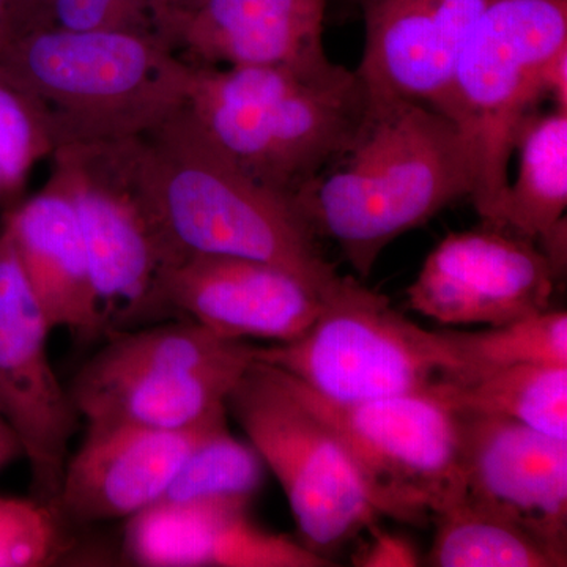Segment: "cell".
Returning a JSON list of instances; mask_svg holds the SVG:
<instances>
[{"label":"cell","instance_id":"28","mask_svg":"<svg viewBox=\"0 0 567 567\" xmlns=\"http://www.w3.org/2000/svg\"><path fill=\"white\" fill-rule=\"evenodd\" d=\"M363 547L353 555V565L361 567H415L420 555L415 546L404 536L394 535L374 525Z\"/></svg>","mask_w":567,"mask_h":567},{"label":"cell","instance_id":"1","mask_svg":"<svg viewBox=\"0 0 567 567\" xmlns=\"http://www.w3.org/2000/svg\"><path fill=\"white\" fill-rule=\"evenodd\" d=\"M472 193L468 153L446 115L424 103L369 99L350 147L290 203L365 278L395 238Z\"/></svg>","mask_w":567,"mask_h":567},{"label":"cell","instance_id":"7","mask_svg":"<svg viewBox=\"0 0 567 567\" xmlns=\"http://www.w3.org/2000/svg\"><path fill=\"white\" fill-rule=\"evenodd\" d=\"M268 368L341 443L380 516L423 524L462 499L461 417L445 402L421 393L342 404Z\"/></svg>","mask_w":567,"mask_h":567},{"label":"cell","instance_id":"19","mask_svg":"<svg viewBox=\"0 0 567 567\" xmlns=\"http://www.w3.org/2000/svg\"><path fill=\"white\" fill-rule=\"evenodd\" d=\"M241 375L199 374L163 365L107 374L80 371L70 394L87 424L182 431L226 415L227 395Z\"/></svg>","mask_w":567,"mask_h":567},{"label":"cell","instance_id":"12","mask_svg":"<svg viewBox=\"0 0 567 567\" xmlns=\"http://www.w3.org/2000/svg\"><path fill=\"white\" fill-rule=\"evenodd\" d=\"M323 305L316 287L286 268L221 254L175 260L164 268L156 289L158 319L177 316L229 341H293Z\"/></svg>","mask_w":567,"mask_h":567},{"label":"cell","instance_id":"14","mask_svg":"<svg viewBox=\"0 0 567 567\" xmlns=\"http://www.w3.org/2000/svg\"><path fill=\"white\" fill-rule=\"evenodd\" d=\"M458 413L464 496L567 558V440L502 416Z\"/></svg>","mask_w":567,"mask_h":567},{"label":"cell","instance_id":"11","mask_svg":"<svg viewBox=\"0 0 567 567\" xmlns=\"http://www.w3.org/2000/svg\"><path fill=\"white\" fill-rule=\"evenodd\" d=\"M557 279L539 246L483 226L440 241L410 286L409 305L442 324L498 327L546 311Z\"/></svg>","mask_w":567,"mask_h":567},{"label":"cell","instance_id":"32","mask_svg":"<svg viewBox=\"0 0 567 567\" xmlns=\"http://www.w3.org/2000/svg\"><path fill=\"white\" fill-rule=\"evenodd\" d=\"M0 233H2V223H0Z\"/></svg>","mask_w":567,"mask_h":567},{"label":"cell","instance_id":"18","mask_svg":"<svg viewBox=\"0 0 567 567\" xmlns=\"http://www.w3.org/2000/svg\"><path fill=\"white\" fill-rule=\"evenodd\" d=\"M2 227L52 330L103 333L91 262L69 197L48 181L6 213Z\"/></svg>","mask_w":567,"mask_h":567},{"label":"cell","instance_id":"20","mask_svg":"<svg viewBox=\"0 0 567 567\" xmlns=\"http://www.w3.org/2000/svg\"><path fill=\"white\" fill-rule=\"evenodd\" d=\"M514 153L517 177L507 185L492 227L539 246L559 278L567 249V111L554 107L528 115L518 128Z\"/></svg>","mask_w":567,"mask_h":567},{"label":"cell","instance_id":"25","mask_svg":"<svg viewBox=\"0 0 567 567\" xmlns=\"http://www.w3.org/2000/svg\"><path fill=\"white\" fill-rule=\"evenodd\" d=\"M156 3L158 0H14L7 43L37 31H152Z\"/></svg>","mask_w":567,"mask_h":567},{"label":"cell","instance_id":"16","mask_svg":"<svg viewBox=\"0 0 567 567\" xmlns=\"http://www.w3.org/2000/svg\"><path fill=\"white\" fill-rule=\"evenodd\" d=\"M363 58L354 73L371 100L432 104L457 52L495 0H357Z\"/></svg>","mask_w":567,"mask_h":567},{"label":"cell","instance_id":"31","mask_svg":"<svg viewBox=\"0 0 567 567\" xmlns=\"http://www.w3.org/2000/svg\"><path fill=\"white\" fill-rule=\"evenodd\" d=\"M6 196V186H3L2 175H0V197Z\"/></svg>","mask_w":567,"mask_h":567},{"label":"cell","instance_id":"29","mask_svg":"<svg viewBox=\"0 0 567 567\" xmlns=\"http://www.w3.org/2000/svg\"><path fill=\"white\" fill-rule=\"evenodd\" d=\"M20 457H24L20 439L11 425L0 416V470Z\"/></svg>","mask_w":567,"mask_h":567},{"label":"cell","instance_id":"22","mask_svg":"<svg viewBox=\"0 0 567 567\" xmlns=\"http://www.w3.org/2000/svg\"><path fill=\"white\" fill-rule=\"evenodd\" d=\"M447 365L436 382L462 385L520 364L567 365L566 311H546L483 331H436Z\"/></svg>","mask_w":567,"mask_h":567},{"label":"cell","instance_id":"27","mask_svg":"<svg viewBox=\"0 0 567 567\" xmlns=\"http://www.w3.org/2000/svg\"><path fill=\"white\" fill-rule=\"evenodd\" d=\"M62 517L39 498L0 495V567H37L63 550Z\"/></svg>","mask_w":567,"mask_h":567},{"label":"cell","instance_id":"5","mask_svg":"<svg viewBox=\"0 0 567 567\" xmlns=\"http://www.w3.org/2000/svg\"><path fill=\"white\" fill-rule=\"evenodd\" d=\"M567 47V0H495L457 52L429 106L456 126L473 173L470 196L494 226L509 185L518 128L548 99L547 65Z\"/></svg>","mask_w":567,"mask_h":567},{"label":"cell","instance_id":"3","mask_svg":"<svg viewBox=\"0 0 567 567\" xmlns=\"http://www.w3.org/2000/svg\"><path fill=\"white\" fill-rule=\"evenodd\" d=\"M186 106L249 177L292 200L350 147L369 95L342 65L192 66Z\"/></svg>","mask_w":567,"mask_h":567},{"label":"cell","instance_id":"21","mask_svg":"<svg viewBox=\"0 0 567 567\" xmlns=\"http://www.w3.org/2000/svg\"><path fill=\"white\" fill-rule=\"evenodd\" d=\"M429 394L454 412L507 417L567 440V365H513L462 385L436 382Z\"/></svg>","mask_w":567,"mask_h":567},{"label":"cell","instance_id":"6","mask_svg":"<svg viewBox=\"0 0 567 567\" xmlns=\"http://www.w3.org/2000/svg\"><path fill=\"white\" fill-rule=\"evenodd\" d=\"M48 181L69 197L91 262L103 333L158 319L156 289L177 260L140 175L137 136L63 145Z\"/></svg>","mask_w":567,"mask_h":567},{"label":"cell","instance_id":"30","mask_svg":"<svg viewBox=\"0 0 567 567\" xmlns=\"http://www.w3.org/2000/svg\"><path fill=\"white\" fill-rule=\"evenodd\" d=\"M14 0H0V50L9 40L11 14H13Z\"/></svg>","mask_w":567,"mask_h":567},{"label":"cell","instance_id":"9","mask_svg":"<svg viewBox=\"0 0 567 567\" xmlns=\"http://www.w3.org/2000/svg\"><path fill=\"white\" fill-rule=\"evenodd\" d=\"M226 406L278 477L305 547L327 558L379 524L344 447L267 364H249Z\"/></svg>","mask_w":567,"mask_h":567},{"label":"cell","instance_id":"8","mask_svg":"<svg viewBox=\"0 0 567 567\" xmlns=\"http://www.w3.org/2000/svg\"><path fill=\"white\" fill-rule=\"evenodd\" d=\"M254 360L342 404L429 393L447 365L436 331L410 322L385 295L352 278L324 300L303 334L256 347Z\"/></svg>","mask_w":567,"mask_h":567},{"label":"cell","instance_id":"17","mask_svg":"<svg viewBox=\"0 0 567 567\" xmlns=\"http://www.w3.org/2000/svg\"><path fill=\"white\" fill-rule=\"evenodd\" d=\"M249 499L158 502L128 518L126 558L148 567H324L330 559L249 517Z\"/></svg>","mask_w":567,"mask_h":567},{"label":"cell","instance_id":"26","mask_svg":"<svg viewBox=\"0 0 567 567\" xmlns=\"http://www.w3.org/2000/svg\"><path fill=\"white\" fill-rule=\"evenodd\" d=\"M52 152L39 106L0 73V175L6 196H17L33 166Z\"/></svg>","mask_w":567,"mask_h":567},{"label":"cell","instance_id":"4","mask_svg":"<svg viewBox=\"0 0 567 567\" xmlns=\"http://www.w3.org/2000/svg\"><path fill=\"white\" fill-rule=\"evenodd\" d=\"M0 73L39 106L52 147L142 136L188 102L192 66L144 31H37L0 50Z\"/></svg>","mask_w":567,"mask_h":567},{"label":"cell","instance_id":"24","mask_svg":"<svg viewBox=\"0 0 567 567\" xmlns=\"http://www.w3.org/2000/svg\"><path fill=\"white\" fill-rule=\"evenodd\" d=\"M265 464L251 443L235 439L227 424L205 436L159 502L245 498L262 486Z\"/></svg>","mask_w":567,"mask_h":567},{"label":"cell","instance_id":"10","mask_svg":"<svg viewBox=\"0 0 567 567\" xmlns=\"http://www.w3.org/2000/svg\"><path fill=\"white\" fill-rule=\"evenodd\" d=\"M52 328L0 233V416L20 439L37 498L55 507L80 413L52 368Z\"/></svg>","mask_w":567,"mask_h":567},{"label":"cell","instance_id":"15","mask_svg":"<svg viewBox=\"0 0 567 567\" xmlns=\"http://www.w3.org/2000/svg\"><path fill=\"white\" fill-rule=\"evenodd\" d=\"M226 425V415L182 429L117 423L87 424L80 450L69 457L55 509L63 522L130 518L158 503L194 447Z\"/></svg>","mask_w":567,"mask_h":567},{"label":"cell","instance_id":"2","mask_svg":"<svg viewBox=\"0 0 567 567\" xmlns=\"http://www.w3.org/2000/svg\"><path fill=\"white\" fill-rule=\"evenodd\" d=\"M137 163L177 259L221 254L262 260L300 276L324 300L344 284L292 203L249 177L186 104L137 136Z\"/></svg>","mask_w":567,"mask_h":567},{"label":"cell","instance_id":"13","mask_svg":"<svg viewBox=\"0 0 567 567\" xmlns=\"http://www.w3.org/2000/svg\"><path fill=\"white\" fill-rule=\"evenodd\" d=\"M328 0H158L152 31L194 69L289 65L330 71Z\"/></svg>","mask_w":567,"mask_h":567},{"label":"cell","instance_id":"23","mask_svg":"<svg viewBox=\"0 0 567 567\" xmlns=\"http://www.w3.org/2000/svg\"><path fill=\"white\" fill-rule=\"evenodd\" d=\"M427 565L435 567H561L559 557L539 537L494 511L458 499L435 517Z\"/></svg>","mask_w":567,"mask_h":567}]
</instances>
